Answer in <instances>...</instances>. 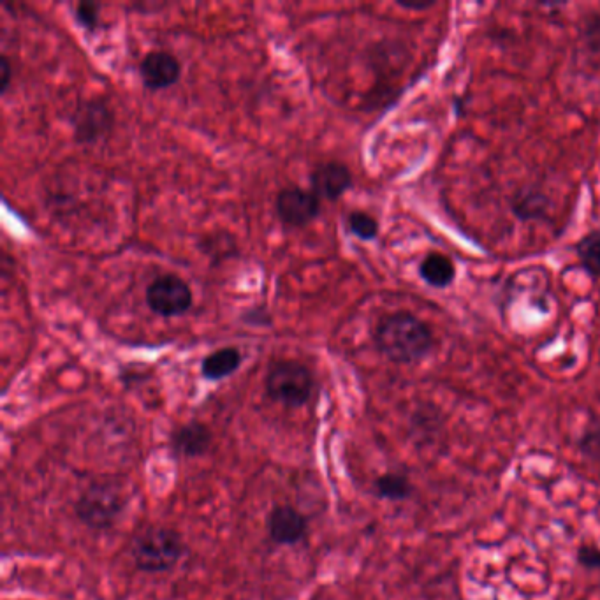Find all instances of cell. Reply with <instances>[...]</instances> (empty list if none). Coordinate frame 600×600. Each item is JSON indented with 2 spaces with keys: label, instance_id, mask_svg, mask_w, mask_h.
<instances>
[{
  "label": "cell",
  "instance_id": "obj_17",
  "mask_svg": "<svg viewBox=\"0 0 600 600\" xmlns=\"http://www.w3.org/2000/svg\"><path fill=\"white\" fill-rule=\"evenodd\" d=\"M201 247L205 250L206 256L212 257L215 261L217 259H227V257L238 254L235 238L227 235V233H217V235L208 236L206 240H203Z\"/></svg>",
  "mask_w": 600,
  "mask_h": 600
},
{
  "label": "cell",
  "instance_id": "obj_10",
  "mask_svg": "<svg viewBox=\"0 0 600 600\" xmlns=\"http://www.w3.org/2000/svg\"><path fill=\"white\" fill-rule=\"evenodd\" d=\"M271 541L280 546H291L300 542L307 534V520L300 511L289 505L275 507L268 518Z\"/></svg>",
  "mask_w": 600,
  "mask_h": 600
},
{
  "label": "cell",
  "instance_id": "obj_8",
  "mask_svg": "<svg viewBox=\"0 0 600 600\" xmlns=\"http://www.w3.org/2000/svg\"><path fill=\"white\" fill-rule=\"evenodd\" d=\"M140 76L148 90H164L180 80L182 64L173 53L154 50L141 60Z\"/></svg>",
  "mask_w": 600,
  "mask_h": 600
},
{
  "label": "cell",
  "instance_id": "obj_5",
  "mask_svg": "<svg viewBox=\"0 0 600 600\" xmlns=\"http://www.w3.org/2000/svg\"><path fill=\"white\" fill-rule=\"evenodd\" d=\"M192 289L182 277L166 273L150 282L147 287V305L161 317H178L192 307Z\"/></svg>",
  "mask_w": 600,
  "mask_h": 600
},
{
  "label": "cell",
  "instance_id": "obj_2",
  "mask_svg": "<svg viewBox=\"0 0 600 600\" xmlns=\"http://www.w3.org/2000/svg\"><path fill=\"white\" fill-rule=\"evenodd\" d=\"M134 564L145 572L173 569L183 555V542L169 528H145L136 535L131 548Z\"/></svg>",
  "mask_w": 600,
  "mask_h": 600
},
{
  "label": "cell",
  "instance_id": "obj_12",
  "mask_svg": "<svg viewBox=\"0 0 600 600\" xmlns=\"http://www.w3.org/2000/svg\"><path fill=\"white\" fill-rule=\"evenodd\" d=\"M212 442V433L201 423L185 425L175 433L173 446L185 456H199L205 453Z\"/></svg>",
  "mask_w": 600,
  "mask_h": 600
},
{
  "label": "cell",
  "instance_id": "obj_21",
  "mask_svg": "<svg viewBox=\"0 0 600 600\" xmlns=\"http://www.w3.org/2000/svg\"><path fill=\"white\" fill-rule=\"evenodd\" d=\"M402 8L412 9V11H421V9H428L432 6L433 2H407V0H400L398 2Z\"/></svg>",
  "mask_w": 600,
  "mask_h": 600
},
{
  "label": "cell",
  "instance_id": "obj_18",
  "mask_svg": "<svg viewBox=\"0 0 600 600\" xmlns=\"http://www.w3.org/2000/svg\"><path fill=\"white\" fill-rule=\"evenodd\" d=\"M76 20L83 29L94 32L99 22V4L96 2H80L74 11Z\"/></svg>",
  "mask_w": 600,
  "mask_h": 600
},
{
  "label": "cell",
  "instance_id": "obj_11",
  "mask_svg": "<svg viewBox=\"0 0 600 600\" xmlns=\"http://www.w3.org/2000/svg\"><path fill=\"white\" fill-rule=\"evenodd\" d=\"M240 365H242V352L236 347H222L203 359L201 372L210 381H220L224 377L235 374Z\"/></svg>",
  "mask_w": 600,
  "mask_h": 600
},
{
  "label": "cell",
  "instance_id": "obj_14",
  "mask_svg": "<svg viewBox=\"0 0 600 600\" xmlns=\"http://www.w3.org/2000/svg\"><path fill=\"white\" fill-rule=\"evenodd\" d=\"M578 254L586 270L595 277H600V231H593L581 240Z\"/></svg>",
  "mask_w": 600,
  "mask_h": 600
},
{
  "label": "cell",
  "instance_id": "obj_9",
  "mask_svg": "<svg viewBox=\"0 0 600 600\" xmlns=\"http://www.w3.org/2000/svg\"><path fill=\"white\" fill-rule=\"evenodd\" d=\"M310 185L315 196L337 201L352 187L351 169L338 161L322 162L310 173Z\"/></svg>",
  "mask_w": 600,
  "mask_h": 600
},
{
  "label": "cell",
  "instance_id": "obj_7",
  "mask_svg": "<svg viewBox=\"0 0 600 600\" xmlns=\"http://www.w3.org/2000/svg\"><path fill=\"white\" fill-rule=\"evenodd\" d=\"M277 215L289 227H305L321 212V198L301 187H286L277 196Z\"/></svg>",
  "mask_w": 600,
  "mask_h": 600
},
{
  "label": "cell",
  "instance_id": "obj_3",
  "mask_svg": "<svg viewBox=\"0 0 600 600\" xmlns=\"http://www.w3.org/2000/svg\"><path fill=\"white\" fill-rule=\"evenodd\" d=\"M264 384L271 400L286 407H301L312 396L314 375L300 361L282 359L270 366Z\"/></svg>",
  "mask_w": 600,
  "mask_h": 600
},
{
  "label": "cell",
  "instance_id": "obj_15",
  "mask_svg": "<svg viewBox=\"0 0 600 600\" xmlns=\"http://www.w3.org/2000/svg\"><path fill=\"white\" fill-rule=\"evenodd\" d=\"M375 490L382 498L403 500V498L409 497L410 483L400 474H386V476L377 479Z\"/></svg>",
  "mask_w": 600,
  "mask_h": 600
},
{
  "label": "cell",
  "instance_id": "obj_4",
  "mask_svg": "<svg viewBox=\"0 0 600 600\" xmlns=\"http://www.w3.org/2000/svg\"><path fill=\"white\" fill-rule=\"evenodd\" d=\"M115 115L104 97L81 99L71 113L74 140L81 145H96L111 131Z\"/></svg>",
  "mask_w": 600,
  "mask_h": 600
},
{
  "label": "cell",
  "instance_id": "obj_1",
  "mask_svg": "<svg viewBox=\"0 0 600 600\" xmlns=\"http://www.w3.org/2000/svg\"><path fill=\"white\" fill-rule=\"evenodd\" d=\"M375 344L393 363H416L432 349V331L416 315L398 312L379 322Z\"/></svg>",
  "mask_w": 600,
  "mask_h": 600
},
{
  "label": "cell",
  "instance_id": "obj_20",
  "mask_svg": "<svg viewBox=\"0 0 600 600\" xmlns=\"http://www.w3.org/2000/svg\"><path fill=\"white\" fill-rule=\"evenodd\" d=\"M11 62H9V57L6 53H2V57H0V92L2 94H6L8 92L9 85H11Z\"/></svg>",
  "mask_w": 600,
  "mask_h": 600
},
{
  "label": "cell",
  "instance_id": "obj_13",
  "mask_svg": "<svg viewBox=\"0 0 600 600\" xmlns=\"http://www.w3.org/2000/svg\"><path fill=\"white\" fill-rule=\"evenodd\" d=\"M421 277L433 287H446L453 282L454 264L449 257L442 254H428L419 266Z\"/></svg>",
  "mask_w": 600,
  "mask_h": 600
},
{
  "label": "cell",
  "instance_id": "obj_6",
  "mask_svg": "<svg viewBox=\"0 0 600 600\" xmlns=\"http://www.w3.org/2000/svg\"><path fill=\"white\" fill-rule=\"evenodd\" d=\"M122 505L124 500L117 488L110 484H94L88 488L87 493H83L78 504V514L90 527H110L122 511Z\"/></svg>",
  "mask_w": 600,
  "mask_h": 600
},
{
  "label": "cell",
  "instance_id": "obj_19",
  "mask_svg": "<svg viewBox=\"0 0 600 600\" xmlns=\"http://www.w3.org/2000/svg\"><path fill=\"white\" fill-rule=\"evenodd\" d=\"M579 562L585 565V567H588V569H600V549H579Z\"/></svg>",
  "mask_w": 600,
  "mask_h": 600
},
{
  "label": "cell",
  "instance_id": "obj_16",
  "mask_svg": "<svg viewBox=\"0 0 600 600\" xmlns=\"http://www.w3.org/2000/svg\"><path fill=\"white\" fill-rule=\"evenodd\" d=\"M347 227L352 235L358 236L361 240H374L379 235V222L363 210H354L347 217Z\"/></svg>",
  "mask_w": 600,
  "mask_h": 600
}]
</instances>
